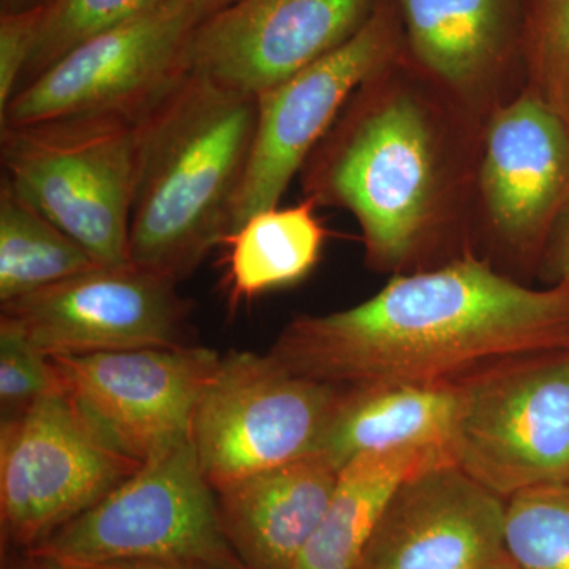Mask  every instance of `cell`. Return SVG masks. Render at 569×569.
I'll return each instance as SVG.
<instances>
[{
	"mask_svg": "<svg viewBox=\"0 0 569 569\" xmlns=\"http://www.w3.org/2000/svg\"><path fill=\"white\" fill-rule=\"evenodd\" d=\"M310 200L291 208L254 213L223 239L231 305L291 287L313 271L326 230Z\"/></svg>",
	"mask_w": 569,
	"mask_h": 569,
	"instance_id": "cell-20",
	"label": "cell"
},
{
	"mask_svg": "<svg viewBox=\"0 0 569 569\" xmlns=\"http://www.w3.org/2000/svg\"><path fill=\"white\" fill-rule=\"evenodd\" d=\"M485 123L406 52L356 89L306 160L302 194L355 217L373 271L410 274L478 253Z\"/></svg>",
	"mask_w": 569,
	"mask_h": 569,
	"instance_id": "cell-2",
	"label": "cell"
},
{
	"mask_svg": "<svg viewBox=\"0 0 569 569\" xmlns=\"http://www.w3.org/2000/svg\"><path fill=\"white\" fill-rule=\"evenodd\" d=\"M190 3L203 14V18L211 17V14L217 13V11L227 9L228 6L234 3L236 0H189Z\"/></svg>",
	"mask_w": 569,
	"mask_h": 569,
	"instance_id": "cell-29",
	"label": "cell"
},
{
	"mask_svg": "<svg viewBox=\"0 0 569 569\" xmlns=\"http://www.w3.org/2000/svg\"><path fill=\"white\" fill-rule=\"evenodd\" d=\"M269 355L332 387L460 391L569 355V284L531 288L478 253L392 276L361 305L290 321Z\"/></svg>",
	"mask_w": 569,
	"mask_h": 569,
	"instance_id": "cell-1",
	"label": "cell"
},
{
	"mask_svg": "<svg viewBox=\"0 0 569 569\" xmlns=\"http://www.w3.org/2000/svg\"><path fill=\"white\" fill-rule=\"evenodd\" d=\"M378 0H236L198 26L193 73L260 97L353 37Z\"/></svg>",
	"mask_w": 569,
	"mask_h": 569,
	"instance_id": "cell-14",
	"label": "cell"
},
{
	"mask_svg": "<svg viewBox=\"0 0 569 569\" xmlns=\"http://www.w3.org/2000/svg\"><path fill=\"white\" fill-rule=\"evenodd\" d=\"M167 277L127 263L96 266L2 305L48 356L187 346L190 301Z\"/></svg>",
	"mask_w": 569,
	"mask_h": 569,
	"instance_id": "cell-13",
	"label": "cell"
},
{
	"mask_svg": "<svg viewBox=\"0 0 569 569\" xmlns=\"http://www.w3.org/2000/svg\"><path fill=\"white\" fill-rule=\"evenodd\" d=\"M61 389L50 356L10 318L0 317V403L9 418Z\"/></svg>",
	"mask_w": 569,
	"mask_h": 569,
	"instance_id": "cell-25",
	"label": "cell"
},
{
	"mask_svg": "<svg viewBox=\"0 0 569 569\" xmlns=\"http://www.w3.org/2000/svg\"><path fill=\"white\" fill-rule=\"evenodd\" d=\"M142 466L97 440L61 389L2 418L0 519L10 545L32 550Z\"/></svg>",
	"mask_w": 569,
	"mask_h": 569,
	"instance_id": "cell-11",
	"label": "cell"
},
{
	"mask_svg": "<svg viewBox=\"0 0 569 569\" xmlns=\"http://www.w3.org/2000/svg\"><path fill=\"white\" fill-rule=\"evenodd\" d=\"M258 97L198 73L134 121L130 263L179 283L230 234Z\"/></svg>",
	"mask_w": 569,
	"mask_h": 569,
	"instance_id": "cell-3",
	"label": "cell"
},
{
	"mask_svg": "<svg viewBox=\"0 0 569 569\" xmlns=\"http://www.w3.org/2000/svg\"><path fill=\"white\" fill-rule=\"evenodd\" d=\"M43 6L24 10H2L0 14V114L20 89L31 59Z\"/></svg>",
	"mask_w": 569,
	"mask_h": 569,
	"instance_id": "cell-26",
	"label": "cell"
},
{
	"mask_svg": "<svg viewBox=\"0 0 569 569\" xmlns=\"http://www.w3.org/2000/svg\"><path fill=\"white\" fill-rule=\"evenodd\" d=\"M569 204V123L520 91L489 116L477 176L478 254L526 282Z\"/></svg>",
	"mask_w": 569,
	"mask_h": 569,
	"instance_id": "cell-8",
	"label": "cell"
},
{
	"mask_svg": "<svg viewBox=\"0 0 569 569\" xmlns=\"http://www.w3.org/2000/svg\"><path fill=\"white\" fill-rule=\"evenodd\" d=\"M9 569H58L51 561L40 559V557L31 556L24 561H17V563L10 565Z\"/></svg>",
	"mask_w": 569,
	"mask_h": 569,
	"instance_id": "cell-30",
	"label": "cell"
},
{
	"mask_svg": "<svg viewBox=\"0 0 569 569\" xmlns=\"http://www.w3.org/2000/svg\"><path fill=\"white\" fill-rule=\"evenodd\" d=\"M157 2L160 0H48L43 3L39 36L20 89L86 41L110 31Z\"/></svg>",
	"mask_w": 569,
	"mask_h": 569,
	"instance_id": "cell-24",
	"label": "cell"
},
{
	"mask_svg": "<svg viewBox=\"0 0 569 569\" xmlns=\"http://www.w3.org/2000/svg\"><path fill=\"white\" fill-rule=\"evenodd\" d=\"M100 266L77 241L29 203L9 178L0 181V302Z\"/></svg>",
	"mask_w": 569,
	"mask_h": 569,
	"instance_id": "cell-21",
	"label": "cell"
},
{
	"mask_svg": "<svg viewBox=\"0 0 569 569\" xmlns=\"http://www.w3.org/2000/svg\"><path fill=\"white\" fill-rule=\"evenodd\" d=\"M449 459L503 500L569 485V355L460 389Z\"/></svg>",
	"mask_w": 569,
	"mask_h": 569,
	"instance_id": "cell-9",
	"label": "cell"
},
{
	"mask_svg": "<svg viewBox=\"0 0 569 569\" xmlns=\"http://www.w3.org/2000/svg\"><path fill=\"white\" fill-rule=\"evenodd\" d=\"M29 553L58 565L170 560L247 569L224 535L192 440L142 466Z\"/></svg>",
	"mask_w": 569,
	"mask_h": 569,
	"instance_id": "cell-5",
	"label": "cell"
},
{
	"mask_svg": "<svg viewBox=\"0 0 569 569\" xmlns=\"http://www.w3.org/2000/svg\"><path fill=\"white\" fill-rule=\"evenodd\" d=\"M522 91L569 123V0H529L523 7Z\"/></svg>",
	"mask_w": 569,
	"mask_h": 569,
	"instance_id": "cell-23",
	"label": "cell"
},
{
	"mask_svg": "<svg viewBox=\"0 0 569 569\" xmlns=\"http://www.w3.org/2000/svg\"><path fill=\"white\" fill-rule=\"evenodd\" d=\"M52 565L58 569H213L203 567V565L170 560H121L96 565Z\"/></svg>",
	"mask_w": 569,
	"mask_h": 569,
	"instance_id": "cell-28",
	"label": "cell"
},
{
	"mask_svg": "<svg viewBox=\"0 0 569 569\" xmlns=\"http://www.w3.org/2000/svg\"><path fill=\"white\" fill-rule=\"evenodd\" d=\"M50 359L62 391L97 440L146 466L192 440L194 407L220 355L181 346Z\"/></svg>",
	"mask_w": 569,
	"mask_h": 569,
	"instance_id": "cell-10",
	"label": "cell"
},
{
	"mask_svg": "<svg viewBox=\"0 0 569 569\" xmlns=\"http://www.w3.org/2000/svg\"><path fill=\"white\" fill-rule=\"evenodd\" d=\"M201 21L189 0L153 3L20 89L0 114V129L84 114L137 121L192 73L190 44Z\"/></svg>",
	"mask_w": 569,
	"mask_h": 569,
	"instance_id": "cell-6",
	"label": "cell"
},
{
	"mask_svg": "<svg viewBox=\"0 0 569 569\" xmlns=\"http://www.w3.org/2000/svg\"><path fill=\"white\" fill-rule=\"evenodd\" d=\"M406 54L396 3L376 10L346 43L258 97L257 130L231 231L277 208L359 86Z\"/></svg>",
	"mask_w": 569,
	"mask_h": 569,
	"instance_id": "cell-12",
	"label": "cell"
},
{
	"mask_svg": "<svg viewBox=\"0 0 569 569\" xmlns=\"http://www.w3.org/2000/svg\"><path fill=\"white\" fill-rule=\"evenodd\" d=\"M537 276L548 284H569V204L549 236Z\"/></svg>",
	"mask_w": 569,
	"mask_h": 569,
	"instance_id": "cell-27",
	"label": "cell"
},
{
	"mask_svg": "<svg viewBox=\"0 0 569 569\" xmlns=\"http://www.w3.org/2000/svg\"><path fill=\"white\" fill-rule=\"evenodd\" d=\"M449 459L440 447L366 452L339 470L320 526L293 569H358L397 488L418 470Z\"/></svg>",
	"mask_w": 569,
	"mask_h": 569,
	"instance_id": "cell-19",
	"label": "cell"
},
{
	"mask_svg": "<svg viewBox=\"0 0 569 569\" xmlns=\"http://www.w3.org/2000/svg\"><path fill=\"white\" fill-rule=\"evenodd\" d=\"M505 550L522 569H569V485L507 500Z\"/></svg>",
	"mask_w": 569,
	"mask_h": 569,
	"instance_id": "cell-22",
	"label": "cell"
},
{
	"mask_svg": "<svg viewBox=\"0 0 569 569\" xmlns=\"http://www.w3.org/2000/svg\"><path fill=\"white\" fill-rule=\"evenodd\" d=\"M481 569H522L518 567L515 560L508 556L507 552L503 556L498 557V559L490 561L489 565L482 567Z\"/></svg>",
	"mask_w": 569,
	"mask_h": 569,
	"instance_id": "cell-32",
	"label": "cell"
},
{
	"mask_svg": "<svg viewBox=\"0 0 569 569\" xmlns=\"http://www.w3.org/2000/svg\"><path fill=\"white\" fill-rule=\"evenodd\" d=\"M505 520L507 500L440 460L397 488L358 569H481L507 552Z\"/></svg>",
	"mask_w": 569,
	"mask_h": 569,
	"instance_id": "cell-15",
	"label": "cell"
},
{
	"mask_svg": "<svg viewBox=\"0 0 569 569\" xmlns=\"http://www.w3.org/2000/svg\"><path fill=\"white\" fill-rule=\"evenodd\" d=\"M342 389L293 376L271 355L228 351L206 381L192 443L213 490L316 455Z\"/></svg>",
	"mask_w": 569,
	"mask_h": 569,
	"instance_id": "cell-7",
	"label": "cell"
},
{
	"mask_svg": "<svg viewBox=\"0 0 569 569\" xmlns=\"http://www.w3.org/2000/svg\"><path fill=\"white\" fill-rule=\"evenodd\" d=\"M339 470L309 455L216 490L224 535L247 569H293L316 533Z\"/></svg>",
	"mask_w": 569,
	"mask_h": 569,
	"instance_id": "cell-17",
	"label": "cell"
},
{
	"mask_svg": "<svg viewBox=\"0 0 569 569\" xmlns=\"http://www.w3.org/2000/svg\"><path fill=\"white\" fill-rule=\"evenodd\" d=\"M48 0H3L2 10H24L43 6Z\"/></svg>",
	"mask_w": 569,
	"mask_h": 569,
	"instance_id": "cell-31",
	"label": "cell"
},
{
	"mask_svg": "<svg viewBox=\"0 0 569 569\" xmlns=\"http://www.w3.org/2000/svg\"><path fill=\"white\" fill-rule=\"evenodd\" d=\"M3 176L97 263H130L134 122L66 116L0 129Z\"/></svg>",
	"mask_w": 569,
	"mask_h": 569,
	"instance_id": "cell-4",
	"label": "cell"
},
{
	"mask_svg": "<svg viewBox=\"0 0 569 569\" xmlns=\"http://www.w3.org/2000/svg\"><path fill=\"white\" fill-rule=\"evenodd\" d=\"M408 59L481 121L523 89L522 0H396Z\"/></svg>",
	"mask_w": 569,
	"mask_h": 569,
	"instance_id": "cell-16",
	"label": "cell"
},
{
	"mask_svg": "<svg viewBox=\"0 0 569 569\" xmlns=\"http://www.w3.org/2000/svg\"><path fill=\"white\" fill-rule=\"evenodd\" d=\"M458 400L459 391L449 389H342L317 452L340 470L366 452L408 447L447 449Z\"/></svg>",
	"mask_w": 569,
	"mask_h": 569,
	"instance_id": "cell-18",
	"label": "cell"
}]
</instances>
